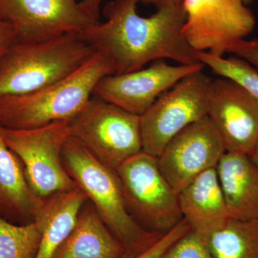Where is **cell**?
Wrapping results in <instances>:
<instances>
[{
  "mask_svg": "<svg viewBox=\"0 0 258 258\" xmlns=\"http://www.w3.org/2000/svg\"><path fill=\"white\" fill-rule=\"evenodd\" d=\"M139 3L112 0L103 8L106 21L94 24L81 35L111 61L114 74L132 72L166 59L182 64L200 62L182 35V2L161 6L147 18L137 13Z\"/></svg>",
  "mask_w": 258,
  "mask_h": 258,
  "instance_id": "cell-1",
  "label": "cell"
},
{
  "mask_svg": "<svg viewBox=\"0 0 258 258\" xmlns=\"http://www.w3.org/2000/svg\"><path fill=\"white\" fill-rule=\"evenodd\" d=\"M114 74L111 61L96 51L77 71L57 82L27 94L1 97L0 125L28 129L70 120L89 101L100 80Z\"/></svg>",
  "mask_w": 258,
  "mask_h": 258,
  "instance_id": "cell-2",
  "label": "cell"
},
{
  "mask_svg": "<svg viewBox=\"0 0 258 258\" xmlns=\"http://www.w3.org/2000/svg\"><path fill=\"white\" fill-rule=\"evenodd\" d=\"M62 162L126 253H141L163 235L147 230L134 218L116 171L100 162L71 136L62 150Z\"/></svg>",
  "mask_w": 258,
  "mask_h": 258,
  "instance_id": "cell-3",
  "label": "cell"
},
{
  "mask_svg": "<svg viewBox=\"0 0 258 258\" xmlns=\"http://www.w3.org/2000/svg\"><path fill=\"white\" fill-rule=\"evenodd\" d=\"M96 50L81 35L16 42L0 57V98L34 92L77 71Z\"/></svg>",
  "mask_w": 258,
  "mask_h": 258,
  "instance_id": "cell-4",
  "label": "cell"
},
{
  "mask_svg": "<svg viewBox=\"0 0 258 258\" xmlns=\"http://www.w3.org/2000/svg\"><path fill=\"white\" fill-rule=\"evenodd\" d=\"M70 136L116 171L143 151L141 116L95 96L69 120Z\"/></svg>",
  "mask_w": 258,
  "mask_h": 258,
  "instance_id": "cell-5",
  "label": "cell"
},
{
  "mask_svg": "<svg viewBox=\"0 0 258 258\" xmlns=\"http://www.w3.org/2000/svg\"><path fill=\"white\" fill-rule=\"evenodd\" d=\"M8 147L23 164L34 193L43 200L78 188L64 168L62 150L70 137L69 120H57L28 129L3 127Z\"/></svg>",
  "mask_w": 258,
  "mask_h": 258,
  "instance_id": "cell-6",
  "label": "cell"
},
{
  "mask_svg": "<svg viewBox=\"0 0 258 258\" xmlns=\"http://www.w3.org/2000/svg\"><path fill=\"white\" fill-rule=\"evenodd\" d=\"M115 171L129 212L144 228L164 234L182 220L178 192L161 173L157 157L142 151Z\"/></svg>",
  "mask_w": 258,
  "mask_h": 258,
  "instance_id": "cell-7",
  "label": "cell"
},
{
  "mask_svg": "<svg viewBox=\"0 0 258 258\" xmlns=\"http://www.w3.org/2000/svg\"><path fill=\"white\" fill-rule=\"evenodd\" d=\"M212 81L203 70L195 71L161 94L141 115L144 152L159 157L176 134L208 116Z\"/></svg>",
  "mask_w": 258,
  "mask_h": 258,
  "instance_id": "cell-8",
  "label": "cell"
},
{
  "mask_svg": "<svg viewBox=\"0 0 258 258\" xmlns=\"http://www.w3.org/2000/svg\"><path fill=\"white\" fill-rule=\"evenodd\" d=\"M182 35L194 50L223 57L232 42L253 32L256 19L244 0H182Z\"/></svg>",
  "mask_w": 258,
  "mask_h": 258,
  "instance_id": "cell-9",
  "label": "cell"
},
{
  "mask_svg": "<svg viewBox=\"0 0 258 258\" xmlns=\"http://www.w3.org/2000/svg\"><path fill=\"white\" fill-rule=\"evenodd\" d=\"M0 17L11 24L20 43L82 35L98 23L77 0H0Z\"/></svg>",
  "mask_w": 258,
  "mask_h": 258,
  "instance_id": "cell-10",
  "label": "cell"
},
{
  "mask_svg": "<svg viewBox=\"0 0 258 258\" xmlns=\"http://www.w3.org/2000/svg\"><path fill=\"white\" fill-rule=\"evenodd\" d=\"M204 67L201 62L172 66L164 60L154 61L147 68L103 78L97 83L93 96L141 116L161 94Z\"/></svg>",
  "mask_w": 258,
  "mask_h": 258,
  "instance_id": "cell-11",
  "label": "cell"
},
{
  "mask_svg": "<svg viewBox=\"0 0 258 258\" xmlns=\"http://www.w3.org/2000/svg\"><path fill=\"white\" fill-rule=\"evenodd\" d=\"M208 118L227 152L249 155L258 139V98L232 80H212Z\"/></svg>",
  "mask_w": 258,
  "mask_h": 258,
  "instance_id": "cell-12",
  "label": "cell"
},
{
  "mask_svg": "<svg viewBox=\"0 0 258 258\" xmlns=\"http://www.w3.org/2000/svg\"><path fill=\"white\" fill-rule=\"evenodd\" d=\"M226 152L208 116L176 134L157 157L159 169L178 193L195 177L216 168Z\"/></svg>",
  "mask_w": 258,
  "mask_h": 258,
  "instance_id": "cell-13",
  "label": "cell"
},
{
  "mask_svg": "<svg viewBox=\"0 0 258 258\" xmlns=\"http://www.w3.org/2000/svg\"><path fill=\"white\" fill-rule=\"evenodd\" d=\"M178 195L181 215L190 230L208 240L230 219L216 168L195 177Z\"/></svg>",
  "mask_w": 258,
  "mask_h": 258,
  "instance_id": "cell-14",
  "label": "cell"
},
{
  "mask_svg": "<svg viewBox=\"0 0 258 258\" xmlns=\"http://www.w3.org/2000/svg\"><path fill=\"white\" fill-rule=\"evenodd\" d=\"M45 202L32 191L21 161L5 143L0 125V216L18 225L32 223Z\"/></svg>",
  "mask_w": 258,
  "mask_h": 258,
  "instance_id": "cell-15",
  "label": "cell"
},
{
  "mask_svg": "<svg viewBox=\"0 0 258 258\" xmlns=\"http://www.w3.org/2000/svg\"><path fill=\"white\" fill-rule=\"evenodd\" d=\"M216 171L230 219L258 220V166L249 155L226 152Z\"/></svg>",
  "mask_w": 258,
  "mask_h": 258,
  "instance_id": "cell-16",
  "label": "cell"
},
{
  "mask_svg": "<svg viewBox=\"0 0 258 258\" xmlns=\"http://www.w3.org/2000/svg\"><path fill=\"white\" fill-rule=\"evenodd\" d=\"M125 252L87 200L80 210L74 228L52 258H116Z\"/></svg>",
  "mask_w": 258,
  "mask_h": 258,
  "instance_id": "cell-17",
  "label": "cell"
},
{
  "mask_svg": "<svg viewBox=\"0 0 258 258\" xmlns=\"http://www.w3.org/2000/svg\"><path fill=\"white\" fill-rule=\"evenodd\" d=\"M87 200L86 194L79 187L45 200L36 220L41 237L35 258H52L74 228L80 210Z\"/></svg>",
  "mask_w": 258,
  "mask_h": 258,
  "instance_id": "cell-18",
  "label": "cell"
},
{
  "mask_svg": "<svg viewBox=\"0 0 258 258\" xmlns=\"http://www.w3.org/2000/svg\"><path fill=\"white\" fill-rule=\"evenodd\" d=\"M208 240L215 258H258V220L230 219Z\"/></svg>",
  "mask_w": 258,
  "mask_h": 258,
  "instance_id": "cell-19",
  "label": "cell"
},
{
  "mask_svg": "<svg viewBox=\"0 0 258 258\" xmlns=\"http://www.w3.org/2000/svg\"><path fill=\"white\" fill-rule=\"evenodd\" d=\"M40 237L38 222L18 225L0 216V258H35Z\"/></svg>",
  "mask_w": 258,
  "mask_h": 258,
  "instance_id": "cell-20",
  "label": "cell"
},
{
  "mask_svg": "<svg viewBox=\"0 0 258 258\" xmlns=\"http://www.w3.org/2000/svg\"><path fill=\"white\" fill-rule=\"evenodd\" d=\"M196 56L215 74L238 83L258 98V71L247 61L235 55L225 58L207 52H197Z\"/></svg>",
  "mask_w": 258,
  "mask_h": 258,
  "instance_id": "cell-21",
  "label": "cell"
},
{
  "mask_svg": "<svg viewBox=\"0 0 258 258\" xmlns=\"http://www.w3.org/2000/svg\"><path fill=\"white\" fill-rule=\"evenodd\" d=\"M161 258H215L208 238L190 230L164 252Z\"/></svg>",
  "mask_w": 258,
  "mask_h": 258,
  "instance_id": "cell-22",
  "label": "cell"
},
{
  "mask_svg": "<svg viewBox=\"0 0 258 258\" xmlns=\"http://www.w3.org/2000/svg\"><path fill=\"white\" fill-rule=\"evenodd\" d=\"M190 230L189 225L184 219H182L175 227L163 234L152 246L141 253L130 254L124 252L116 258H161L174 242Z\"/></svg>",
  "mask_w": 258,
  "mask_h": 258,
  "instance_id": "cell-23",
  "label": "cell"
},
{
  "mask_svg": "<svg viewBox=\"0 0 258 258\" xmlns=\"http://www.w3.org/2000/svg\"><path fill=\"white\" fill-rule=\"evenodd\" d=\"M227 53L247 61L258 71V38L243 39L232 42Z\"/></svg>",
  "mask_w": 258,
  "mask_h": 258,
  "instance_id": "cell-24",
  "label": "cell"
},
{
  "mask_svg": "<svg viewBox=\"0 0 258 258\" xmlns=\"http://www.w3.org/2000/svg\"><path fill=\"white\" fill-rule=\"evenodd\" d=\"M17 41L16 34L11 24L0 17V57Z\"/></svg>",
  "mask_w": 258,
  "mask_h": 258,
  "instance_id": "cell-25",
  "label": "cell"
},
{
  "mask_svg": "<svg viewBox=\"0 0 258 258\" xmlns=\"http://www.w3.org/2000/svg\"><path fill=\"white\" fill-rule=\"evenodd\" d=\"M102 0H82L80 5L96 22H100V9Z\"/></svg>",
  "mask_w": 258,
  "mask_h": 258,
  "instance_id": "cell-26",
  "label": "cell"
},
{
  "mask_svg": "<svg viewBox=\"0 0 258 258\" xmlns=\"http://www.w3.org/2000/svg\"><path fill=\"white\" fill-rule=\"evenodd\" d=\"M182 0H139V3H143L144 4L156 5L158 8L161 6L174 3H181Z\"/></svg>",
  "mask_w": 258,
  "mask_h": 258,
  "instance_id": "cell-27",
  "label": "cell"
},
{
  "mask_svg": "<svg viewBox=\"0 0 258 258\" xmlns=\"http://www.w3.org/2000/svg\"><path fill=\"white\" fill-rule=\"evenodd\" d=\"M249 157H250V159H252L254 164L258 166V139Z\"/></svg>",
  "mask_w": 258,
  "mask_h": 258,
  "instance_id": "cell-28",
  "label": "cell"
},
{
  "mask_svg": "<svg viewBox=\"0 0 258 258\" xmlns=\"http://www.w3.org/2000/svg\"><path fill=\"white\" fill-rule=\"evenodd\" d=\"M254 0H244V3H245L246 5H250L251 3H253Z\"/></svg>",
  "mask_w": 258,
  "mask_h": 258,
  "instance_id": "cell-29",
  "label": "cell"
}]
</instances>
